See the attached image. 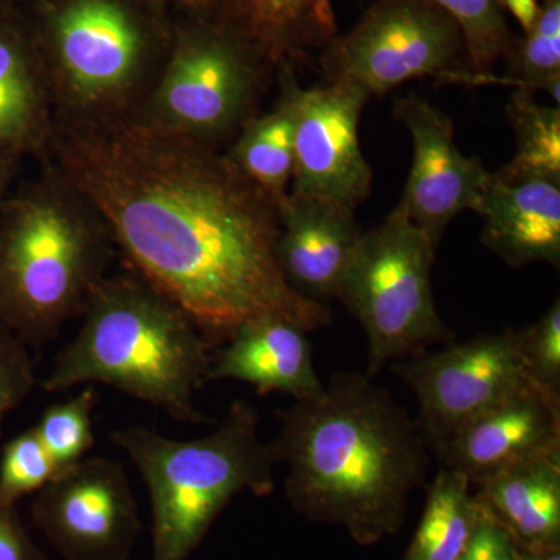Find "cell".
<instances>
[{
	"label": "cell",
	"instance_id": "18",
	"mask_svg": "<svg viewBox=\"0 0 560 560\" xmlns=\"http://www.w3.org/2000/svg\"><path fill=\"white\" fill-rule=\"evenodd\" d=\"M54 135V98L35 40L0 18V168L46 160Z\"/></svg>",
	"mask_w": 560,
	"mask_h": 560
},
{
	"label": "cell",
	"instance_id": "21",
	"mask_svg": "<svg viewBox=\"0 0 560 560\" xmlns=\"http://www.w3.org/2000/svg\"><path fill=\"white\" fill-rule=\"evenodd\" d=\"M279 98L268 113L257 114L224 151L232 164L279 208L290 194L294 175L296 88L293 69L279 70Z\"/></svg>",
	"mask_w": 560,
	"mask_h": 560
},
{
	"label": "cell",
	"instance_id": "6",
	"mask_svg": "<svg viewBox=\"0 0 560 560\" xmlns=\"http://www.w3.org/2000/svg\"><path fill=\"white\" fill-rule=\"evenodd\" d=\"M35 40L46 69L55 124L132 119L160 77L161 46L130 0H51Z\"/></svg>",
	"mask_w": 560,
	"mask_h": 560
},
{
	"label": "cell",
	"instance_id": "8",
	"mask_svg": "<svg viewBox=\"0 0 560 560\" xmlns=\"http://www.w3.org/2000/svg\"><path fill=\"white\" fill-rule=\"evenodd\" d=\"M275 72L230 28L202 22L171 40L160 77L132 119L221 150L259 114Z\"/></svg>",
	"mask_w": 560,
	"mask_h": 560
},
{
	"label": "cell",
	"instance_id": "33",
	"mask_svg": "<svg viewBox=\"0 0 560 560\" xmlns=\"http://www.w3.org/2000/svg\"><path fill=\"white\" fill-rule=\"evenodd\" d=\"M529 555L533 560H560V544L547 545L539 550L530 551Z\"/></svg>",
	"mask_w": 560,
	"mask_h": 560
},
{
	"label": "cell",
	"instance_id": "22",
	"mask_svg": "<svg viewBox=\"0 0 560 560\" xmlns=\"http://www.w3.org/2000/svg\"><path fill=\"white\" fill-rule=\"evenodd\" d=\"M466 475L442 469L431 482L425 510L404 560H458L478 514Z\"/></svg>",
	"mask_w": 560,
	"mask_h": 560
},
{
	"label": "cell",
	"instance_id": "37",
	"mask_svg": "<svg viewBox=\"0 0 560 560\" xmlns=\"http://www.w3.org/2000/svg\"><path fill=\"white\" fill-rule=\"evenodd\" d=\"M521 560H533L528 551L523 552Z\"/></svg>",
	"mask_w": 560,
	"mask_h": 560
},
{
	"label": "cell",
	"instance_id": "9",
	"mask_svg": "<svg viewBox=\"0 0 560 560\" xmlns=\"http://www.w3.org/2000/svg\"><path fill=\"white\" fill-rule=\"evenodd\" d=\"M326 83L359 88L370 97L408 80L471 84L463 33L427 0H377L361 20L319 51Z\"/></svg>",
	"mask_w": 560,
	"mask_h": 560
},
{
	"label": "cell",
	"instance_id": "7",
	"mask_svg": "<svg viewBox=\"0 0 560 560\" xmlns=\"http://www.w3.org/2000/svg\"><path fill=\"white\" fill-rule=\"evenodd\" d=\"M434 254L433 243L397 209L361 234L337 300L366 334L370 377L389 361L451 340L434 304Z\"/></svg>",
	"mask_w": 560,
	"mask_h": 560
},
{
	"label": "cell",
	"instance_id": "12",
	"mask_svg": "<svg viewBox=\"0 0 560 560\" xmlns=\"http://www.w3.org/2000/svg\"><path fill=\"white\" fill-rule=\"evenodd\" d=\"M371 101L345 83L296 88L294 175L290 194L352 210L368 200L372 168L360 145V117Z\"/></svg>",
	"mask_w": 560,
	"mask_h": 560
},
{
	"label": "cell",
	"instance_id": "11",
	"mask_svg": "<svg viewBox=\"0 0 560 560\" xmlns=\"http://www.w3.org/2000/svg\"><path fill=\"white\" fill-rule=\"evenodd\" d=\"M32 518L68 560H130L142 530L127 471L108 458L61 470L35 493Z\"/></svg>",
	"mask_w": 560,
	"mask_h": 560
},
{
	"label": "cell",
	"instance_id": "36",
	"mask_svg": "<svg viewBox=\"0 0 560 560\" xmlns=\"http://www.w3.org/2000/svg\"><path fill=\"white\" fill-rule=\"evenodd\" d=\"M147 2L153 3V5L160 7L164 3V0H147Z\"/></svg>",
	"mask_w": 560,
	"mask_h": 560
},
{
	"label": "cell",
	"instance_id": "13",
	"mask_svg": "<svg viewBox=\"0 0 560 560\" xmlns=\"http://www.w3.org/2000/svg\"><path fill=\"white\" fill-rule=\"evenodd\" d=\"M394 116L412 140L410 176L396 209L438 249L451 221L464 210L475 212L490 173L481 160L460 153L451 117L425 98H400Z\"/></svg>",
	"mask_w": 560,
	"mask_h": 560
},
{
	"label": "cell",
	"instance_id": "3",
	"mask_svg": "<svg viewBox=\"0 0 560 560\" xmlns=\"http://www.w3.org/2000/svg\"><path fill=\"white\" fill-rule=\"evenodd\" d=\"M80 318L44 390L101 383L179 422L205 420L195 399L209 383L213 346L176 302L127 268L98 283Z\"/></svg>",
	"mask_w": 560,
	"mask_h": 560
},
{
	"label": "cell",
	"instance_id": "24",
	"mask_svg": "<svg viewBox=\"0 0 560 560\" xmlns=\"http://www.w3.org/2000/svg\"><path fill=\"white\" fill-rule=\"evenodd\" d=\"M447 13L463 33L466 62L474 86L489 84L497 62L510 57L515 44L499 0H427Z\"/></svg>",
	"mask_w": 560,
	"mask_h": 560
},
{
	"label": "cell",
	"instance_id": "31",
	"mask_svg": "<svg viewBox=\"0 0 560 560\" xmlns=\"http://www.w3.org/2000/svg\"><path fill=\"white\" fill-rule=\"evenodd\" d=\"M0 560H49L36 547L14 504L0 500Z\"/></svg>",
	"mask_w": 560,
	"mask_h": 560
},
{
	"label": "cell",
	"instance_id": "34",
	"mask_svg": "<svg viewBox=\"0 0 560 560\" xmlns=\"http://www.w3.org/2000/svg\"><path fill=\"white\" fill-rule=\"evenodd\" d=\"M14 172L10 168H0V201L5 197L7 191L10 190L11 179H13Z\"/></svg>",
	"mask_w": 560,
	"mask_h": 560
},
{
	"label": "cell",
	"instance_id": "1",
	"mask_svg": "<svg viewBox=\"0 0 560 560\" xmlns=\"http://www.w3.org/2000/svg\"><path fill=\"white\" fill-rule=\"evenodd\" d=\"M46 160L102 213L128 270L189 313L213 348L261 316L307 331L331 323L280 270L278 202L223 150L127 119L55 124Z\"/></svg>",
	"mask_w": 560,
	"mask_h": 560
},
{
	"label": "cell",
	"instance_id": "26",
	"mask_svg": "<svg viewBox=\"0 0 560 560\" xmlns=\"http://www.w3.org/2000/svg\"><path fill=\"white\" fill-rule=\"evenodd\" d=\"M97 404V389L88 386L69 400L51 405L33 427L60 471L86 458L94 447L92 412Z\"/></svg>",
	"mask_w": 560,
	"mask_h": 560
},
{
	"label": "cell",
	"instance_id": "4",
	"mask_svg": "<svg viewBox=\"0 0 560 560\" xmlns=\"http://www.w3.org/2000/svg\"><path fill=\"white\" fill-rule=\"evenodd\" d=\"M0 201V326L28 349L79 318L116 259L101 212L50 161Z\"/></svg>",
	"mask_w": 560,
	"mask_h": 560
},
{
	"label": "cell",
	"instance_id": "20",
	"mask_svg": "<svg viewBox=\"0 0 560 560\" xmlns=\"http://www.w3.org/2000/svg\"><path fill=\"white\" fill-rule=\"evenodd\" d=\"M478 486L477 499L523 550L560 544V451L521 460Z\"/></svg>",
	"mask_w": 560,
	"mask_h": 560
},
{
	"label": "cell",
	"instance_id": "27",
	"mask_svg": "<svg viewBox=\"0 0 560 560\" xmlns=\"http://www.w3.org/2000/svg\"><path fill=\"white\" fill-rule=\"evenodd\" d=\"M58 474L60 469L32 427L3 447L0 456V500L16 506L18 501L38 493Z\"/></svg>",
	"mask_w": 560,
	"mask_h": 560
},
{
	"label": "cell",
	"instance_id": "19",
	"mask_svg": "<svg viewBox=\"0 0 560 560\" xmlns=\"http://www.w3.org/2000/svg\"><path fill=\"white\" fill-rule=\"evenodd\" d=\"M206 10L276 73L294 70L338 35L331 0H209Z\"/></svg>",
	"mask_w": 560,
	"mask_h": 560
},
{
	"label": "cell",
	"instance_id": "10",
	"mask_svg": "<svg viewBox=\"0 0 560 560\" xmlns=\"http://www.w3.org/2000/svg\"><path fill=\"white\" fill-rule=\"evenodd\" d=\"M394 371L419 405L418 422L434 452L467 420L529 381L518 331L481 335L400 360Z\"/></svg>",
	"mask_w": 560,
	"mask_h": 560
},
{
	"label": "cell",
	"instance_id": "5",
	"mask_svg": "<svg viewBox=\"0 0 560 560\" xmlns=\"http://www.w3.org/2000/svg\"><path fill=\"white\" fill-rule=\"evenodd\" d=\"M248 401L231 405L212 433L171 440L147 427L110 433L149 490L151 560H187L235 497L275 489L276 458Z\"/></svg>",
	"mask_w": 560,
	"mask_h": 560
},
{
	"label": "cell",
	"instance_id": "23",
	"mask_svg": "<svg viewBox=\"0 0 560 560\" xmlns=\"http://www.w3.org/2000/svg\"><path fill=\"white\" fill-rule=\"evenodd\" d=\"M503 79L490 83L522 91H545L560 103V0H541L539 16L525 38L515 39Z\"/></svg>",
	"mask_w": 560,
	"mask_h": 560
},
{
	"label": "cell",
	"instance_id": "30",
	"mask_svg": "<svg viewBox=\"0 0 560 560\" xmlns=\"http://www.w3.org/2000/svg\"><path fill=\"white\" fill-rule=\"evenodd\" d=\"M523 548L495 515L478 500V514L458 560H521Z\"/></svg>",
	"mask_w": 560,
	"mask_h": 560
},
{
	"label": "cell",
	"instance_id": "15",
	"mask_svg": "<svg viewBox=\"0 0 560 560\" xmlns=\"http://www.w3.org/2000/svg\"><path fill=\"white\" fill-rule=\"evenodd\" d=\"M475 212L481 241L504 264H560V178L504 165L490 173Z\"/></svg>",
	"mask_w": 560,
	"mask_h": 560
},
{
	"label": "cell",
	"instance_id": "14",
	"mask_svg": "<svg viewBox=\"0 0 560 560\" xmlns=\"http://www.w3.org/2000/svg\"><path fill=\"white\" fill-rule=\"evenodd\" d=\"M560 451V394L534 381L467 420L438 448L445 469L480 485L533 456Z\"/></svg>",
	"mask_w": 560,
	"mask_h": 560
},
{
	"label": "cell",
	"instance_id": "17",
	"mask_svg": "<svg viewBox=\"0 0 560 560\" xmlns=\"http://www.w3.org/2000/svg\"><path fill=\"white\" fill-rule=\"evenodd\" d=\"M308 331L280 316H261L243 324L212 355L209 382L237 381L257 393L289 394L311 399L323 388L313 366Z\"/></svg>",
	"mask_w": 560,
	"mask_h": 560
},
{
	"label": "cell",
	"instance_id": "16",
	"mask_svg": "<svg viewBox=\"0 0 560 560\" xmlns=\"http://www.w3.org/2000/svg\"><path fill=\"white\" fill-rule=\"evenodd\" d=\"M361 234L352 210L324 198L289 194L280 206L276 254L291 289L319 304L337 300Z\"/></svg>",
	"mask_w": 560,
	"mask_h": 560
},
{
	"label": "cell",
	"instance_id": "28",
	"mask_svg": "<svg viewBox=\"0 0 560 560\" xmlns=\"http://www.w3.org/2000/svg\"><path fill=\"white\" fill-rule=\"evenodd\" d=\"M518 340L530 381L560 394V301L528 329L518 331Z\"/></svg>",
	"mask_w": 560,
	"mask_h": 560
},
{
	"label": "cell",
	"instance_id": "32",
	"mask_svg": "<svg viewBox=\"0 0 560 560\" xmlns=\"http://www.w3.org/2000/svg\"><path fill=\"white\" fill-rule=\"evenodd\" d=\"M504 13H510L521 24L522 31L528 33L539 16V0H499Z\"/></svg>",
	"mask_w": 560,
	"mask_h": 560
},
{
	"label": "cell",
	"instance_id": "25",
	"mask_svg": "<svg viewBox=\"0 0 560 560\" xmlns=\"http://www.w3.org/2000/svg\"><path fill=\"white\" fill-rule=\"evenodd\" d=\"M506 116L517 142V153L508 167L560 178L559 106L541 105L534 92L517 90L508 103Z\"/></svg>",
	"mask_w": 560,
	"mask_h": 560
},
{
	"label": "cell",
	"instance_id": "2",
	"mask_svg": "<svg viewBox=\"0 0 560 560\" xmlns=\"http://www.w3.org/2000/svg\"><path fill=\"white\" fill-rule=\"evenodd\" d=\"M279 419L270 445L294 511L341 526L363 547L399 533L411 493L425 485L429 445L388 390L342 372Z\"/></svg>",
	"mask_w": 560,
	"mask_h": 560
},
{
	"label": "cell",
	"instance_id": "35",
	"mask_svg": "<svg viewBox=\"0 0 560 560\" xmlns=\"http://www.w3.org/2000/svg\"><path fill=\"white\" fill-rule=\"evenodd\" d=\"M187 3H190L195 9L206 10L208 9L209 0H186Z\"/></svg>",
	"mask_w": 560,
	"mask_h": 560
},
{
	"label": "cell",
	"instance_id": "29",
	"mask_svg": "<svg viewBox=\"0 0 560 560\" xmlns=\"http://www.w3.org/2000/svg\"><path fill=\"white\" fill-rule=\"evenodd\" d=\"M31 350L0 326V436L7 416L27 400L38 383Z\"/></svg>",
	"mask_w": 560,
	"mask_h": 560
}]
</instances>
